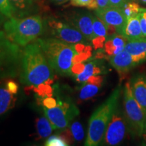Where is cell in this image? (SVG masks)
Masks as SVG:
<instances>
[{
    "label": "cell",
    "mask_w": 146,
    "mask_h": 146,
    "mask_svg": "<svg viewBox=\"0 0 146 146\" xmlns=\"http://www.w3.org/2000/svg\"><path fill=\"white\" fill-rule=\"evenodd\" d=\"M54 71L39 43L34 41L23 50L20 80L28 85H37L54 78Z\"/></svg>",
    "instance_id": "obj_1"
},
{
    "label": "cell",
    "mask_w": 146,
    "mask_h": 146,
    "mask_svg": "<svg viewBox=\"0 0 146 146\" xmlns=\"http://www.w3.org/2000/svg\"><path fill=\"white\" fill-rule=\"evenodd\" d=\"M3 26L7 37L21 47H25L44 35L45 28V20L37 14L8 18Z\"/></svg>",
    "instance_id": "obj_2"
},
{
    "label": "cell",
    "mask_w": 146,
    "mask_h": 146,
    "mask_svg": "<svg viewBox=\"0 0 146 146\" xmlns=\"http://www.w3.org/2000/svg\"><path fill=\"white\" fill-rule=\"evenodd\" d=\"M35 41L41 47L54 72L64 76L72 75L71 67L76 54L73 43L52 37H39Z\"/></svg>",
    "instance_id": "obj_3"
},
{
    "label": "cell",
    "mask_w": 146,
    "mask_h": 146,
    "mask_svg": "<svg viewBox=\"0 0 146 146\" xmlns=\"http://www.w3.org/2000/svg\"><path fill=\"white\" fill-rule=\"evenodd\" d=\"M121 90V86L119 85L109 98L100 105L91 116L85 145H101L113 112L118 106Z\"/></svg>",
    "instance_id": "obj_4"
},
{
    "label": "cell",
    "mask_w": 146,
    "mask_h": 146,
    "mask_svg": "<svg viewBox=\"0 0 146 146\" xmlns=\"http://www.w3.org/2000/svg\"><path fill=\"white\" fill-rule=\"evenodd\" d=\"M0 31V78L15 76L20 72L23 50Z\"/></svg>",
    "instance_id": "obj_5"
},
{
    "label": "cell",
    "mask_w": 146,
    "mask_h": 146,
    "mask_svg": "<svg viewBox=\"0 0 146 146\" xmlns=\"http://www.w3.org/2000/svg\"><path fill=\"white\" fill-rule=\"evenodd\" d=\"M124 114L133 136H141L146 122V109L137 101L133 96L131 82L124 87Z\"/></svg>",
    "instance_id": "obj_6"
},
{
    "label": "cell",
    "mask_w": 146,
    "mask_h": 146,
    "mask_svg": "<svg viewBox=\"0 0 146 146\" xmlns=\"http://www.w3.org/2000/svg\"><path fill=\"white\" fill-rule=\"evenodd\" d=\"M45 20V32L47 37H52L69 43H89V41L77 29L66 20L49 17Z\"/></svg>",
    "instance_id": "obj_7"
},
{
    "label": "cell",
    "mask_w": 146,
    "mask_h": 146,
    "mask_svg": "<svg viewBox=\"0 0 146 146\" xmlns=\"http://www.w3.org/2000/svg\"><path fill=\"white\" fill-rule=\"evenodd\" d=\"M43 110L54 130L60 132L66 129L71 121L79 114V110L69 98L64 100L59 99L56 107L53 108L43 107Z\"/></svg>",
    "instance_id": "obj_8"
},
{
    "label": "cell",
    "mask_w": 146,
    "mask_h": 146,
    "mask_svg": "<svg viewBox=\"0 0 146 146\" xmlns=\"http://www.w3.org/2000/svg\"><path fill=\"white\" fill-rule=\"evenodd\" d=\"M127 130L128 125L124 112H122L118 106L110 120L101 145H118L125 139Z\"/></svg>",
    "instance_id": "obj_9"
},
{
    "label": "cell",
    "mask_w": 146,
    "mask_h": 146,
    "mask_svg": "<svg viewBox=\"0 0 146 146\" xmlns=\"http://www.w3.org/2000/svg\"><path fill=\"white\" fill-rule=\"evenodd\" d=\"M94 15L85 11L72 12L66 16L65 20L83 35L89 41L94 38L93 29Z\"/></svg>",
    "instance_id": "obj_10"
},
{
    "label": "cell",
    "mask_w": 146,
    "mask_h": 146,
    "mask_svg": "<svg viewBox=\"0 0 146 146\" xmlns=\"http://www.w3.org/2000/svg\"><path fill=\"white\" fill-rule=\"evenodd\" d=\"M95 14L106 25L114 27L118 34L123 35L127 21L123 9L110 6L104 9H96Z\"/></svg>",
    "instance_id": "obj_11"
},
{
    "label": "cell",
    "mask_w": 146,
    "mask_h": 146,
    "mask_svg": "<svg viewBox=\"0 0 146 146\" xmlns=\"http://www.w3.org/2000/svg\"><path fill=\"white\" fill-rule=\"evenodd\" d=\"M110 63L120 74H125L131 69L139 64L135 56L124 50L119 54L110 58Z\"/></svg>",
    "instance_id": "obj_12"
},
{
    "label": "cell",
    "mask_w": 146,
    "mask_h": 146,
    "mask_svg": "<svg viewBox=\"0 0 146 146\" xmlns=\"http://www.w3.org/2000/svg\"><path fill=\"white\" fill-rule=\"evenodd\" d=\"M131 87L135 98L146 109V76L139 75L131 80Z\"/></svg>",
    "instance_id": "obj_13"
},
{
    "label": "cell",
    "mask_w": 146,
    "mask_h": 146,
    "mask_svg": "<svg viewBox=\"0 0 146 146\" xmlns=\"http://www.w3.org/2000/svg\"><path fill=\"white\" fill-rule=\"evenodd\" d=\"M125 50L135 56L140 64L146 61V37L130 40L127 43Z\"/></svg>",
    "instance_id": "obj_14"
},
{
    "label": "cell",
    "mask_w": 146,
    "mask_h": 146,
    "mask_svg": "<svg viewBox=\"0 0 146 146\" xmlns=\"http://www.w3.org/2000/svg\"><path fill=\"white\" fill-rule=\"evenodd\" d=\"M16 10V17L23 18L33 15L38 10L35 0H10Z\"/></svg>",
    "instance_id": "obj_15"
},
{
    "label": "cell",
    "mask_w": 146,
    "mask_h": 146,
    "mask_svg": "<svg viewBox=\"0 0 146 146\" xmlns=\"http://www.w3.org/2000/svg\"><path fill=\"white\" fill-rule=\"evenodd\" d=\"M123 35L127 37L129 41L143 37L140 25L139 14L127 19L123 32Z\"/></svg>",
    "instance_id": "obj_16"
},
{
    "label": "cell",
    "mask_w": 146,
    "mask_h": 146,
    "mask_svg": "<svg viewBox=\"0 0 146 146\" xmlns=\"http://www.w3.org/2000/svg\"><path fill=\"white\" fill-rule=\"evenodd\" d=\"M17 97L7 89L4 85L0 86V116H3L14 108Z\"/></svg>",
    "instance_id": "obj_17"
},
{
    "label": "cell",
    "mask_w": 146,
    "mask_h": 146,
    "mask_svg": "<svg viewBox=\"0 0 146 146\" xmlns=\"http://www.w3.org/2000/svg\"><path fill=\"white\" fill-rule=\"evenodd\" d=\"M104 67H102L97 62H87L85 63L83 72L74 76L75 80L78 83H83L91 76L100 75L104 72Z\"/></svg>",
    "instance_id": "obj_18"
},
{
    "label": "cell",
    "mask_w": 146,
    "mask_h": 146,
    "mask_svg": "<svg viewBox=\"0 0 146 146\" xmlns=\"http://www.w3.org/2000/svg\"><path fill=\"white\" fill-rule=\"evenodd\" d=\"M102 86V84H96L85 82L80 88L78 98L82 101L91 99L93 97L98 94Z\"/></svg>",
    "instance_id": "obj_19"
},
{
    "label": "cell",
    "mask_w": 146,
    "mask_h": 146,
    "mask_svg": "<svg viewBox=\"0 0 146 146\" xmlns=\"http://www.w3.org/2000/svg\"><path fill=\"white\" fill-rule=\"evenodd\" d=\"M36 129L38 138L43 139L50 136L54 127L50 123V120L45 116L36 118Z\"/></svg>",
    "instance_id": "obj_20"
},
{
    "label": "cell",
    "mask_w": 146,
    "mask_h": 146,
    "mask_svg": "<svg viewBox=\"0 0 146 146\" xmlns=\"http://www.w3.org/2000/svg\"><path fill=\"white\" fill-rule=\"evenodd\" d=\"M30 87L37 96L41 98L52 97L54 96V88L50 84L43 83L37 85H30Z\"/></svg>",
    "instance_id": "obj_21"
},
{
    "label": "cell",
    "mask_w": 146,
    "mask_h": 146,
    "mask_svg": "<svg viewBox=\"0 0 146 146\" xmlns=\"http://www.w3.org/2000/svg\"><path fill=\"white\" fill-rule=\"evenodd\" d=\"M68 129L70 131L74 142H80L84 139L85 132L83 126L79 122L76 121L69 125Z\"/></svg>",
    "instance_id": "obj_22"
},
{
    "label": "cell",
    "mask_w": 146,
    "mask_h": 146,
    "mask_svg": "<svg viewBox=\"0 0 146 146\" xmlns=\"http://www.w3.org/2000/svg\"><path fill=\"white\" fill-rule=\"evenodd\" d=\"M93 29L95 36H104L107 37V25L96 15L94 16L93 18Z\"/></svg>",
    "instance_id": "obj_23"
},
{
    "label": "cell",
    "mask_w": 146,
    "mask_h": 146,
    "mask_svg": "<svg viewBox=\"0 0 146 146\" xmlns=\"http://www.w3.org/2000/svg\"><path fill=\"white\" fill-rule=\"evenodd\" d=\"M122 9H123L127 19H129V18L133 17V16L138 15L140 12L141 8L137 3L135 2V1H129V2H127L124 5Z\"/></svg>",
    "instance_id": "obj_24"
},
{
    "label": "cell",
    "mask_w": 146,
    "mask_h": 146,
    "mask_svg": "<svg viewBox=\"0 0 146 146\" xmlns=\"http://www.w3.org/2000/svg\"><path fill=\"white\" fill-rule=\"evenodd\" d=\"M0 12L8 18L16 17V10L10 0H0Z\"/></svg>",
    "instance_id": "obj_25"
},
{
    "label": "cell",
    "mask_w": 146,
    "mask_h": 146,
    "mask_svg": "<svg viewBox=\"0 0 146 146\" xmlns=\"http://www.w3.org/2000/svg\"><path fill=\"white\" fill-rule=\"evenodd\" d=\"M46 146H67L69 145L66 141L60 134L48 137L45 142Z\"/></svg>",
    "instance_id": "obj_26"
},
{
    "label": "cell",
    "mask_w": 146,
    "mask_h": 146,
    "mask_svg": "<svg viewBox=\"0 0 146 146\" xmlns=\"http://www.w3.org/2000/svg\"><path fill=\"white\" fill-rule=\"evenodd\" d=\"M70 4L76 7H85L89 10L98 9L97 0H70Z\"/></svg>",
    "instance_id": "obj_27"
},
{
    "label": "cell",
    "mask_w": 146,
    "mask_h": 146,
    "mask_svg": "<svg viewBox=\"0 0 146 146\" xmlns=\"http://www.w3.org/2000/svg\"><path fill=\"white\" fill-rule=\"evenodd\" d=\"M36 102L39 105L45 107L47 108H53L58 104L57 100L53 97H46V98H41L38 96L36 98Z\"/></svg>",
    "instance_id": "obj_28"
},
{
    "label": "cell",
    "mask_w": 146,
    "mask_h": 146,
    "mask_svg": "<svg viewBox=\"0 0 146 146\" xmlns=\"http://www.w3.org/2000/svg\"><path fill=\"white\" fill-rule=\"evenodd\" d=\"M91 52L92 51H85V52L79 53V54H76V53L74 58H73V64L77 62H84L87 61L92 56V52Z\"/></svg>",
    "instance_id": "obj_29"
},
{
    "label": "cell",
    "mask_w": 146,
    "mask_h": 146,
    "mask_svg": "<svg viewBox=\"0 0 146 146\" xmlns=\"http://www.w3.org/2000/svg\"><path fill=\"white\" fill-rule=\"evenodd\" d=\"M106 40V36H97L91 40L94 48L96 50H101L104 46V43Z\"/></svg>",
    "instance_id": "obj_30"
},
{
    "label": "cell",
    "mask_w": 146,
    "mask_h": 146,
    "mask_svg": "<svg viewBox=\"0 0 146 146\" xmlns=\"http://www.w3.org/2000/svg\"><path fill=\"white\" fill-rule=\"evenodd\" d=\"M140 25L143 37H146V8H141L139 12Z\"/></svg>",
    "instance_id": "obj_31"
},
{
    "label": "cell",
    "mask_w": 146,
    "mask_h": 146,
    "mask_svg": "<svg viewBox=\"0 0 146 146\" xmlns=\"http://www.w3.org/2000/svg\"><path fill=\"white\" fill-rule=\"evenodd\" d=\"M85 63L84 62H77L74 63L71 67V72L72 75H77L78 74H81L83 72L85 69Z\"/></svg>",
    "instance_id": "obj_32"
},
{
    "label": "cell",
    "mask_w": 146,
    "mask_h": 146,
    "mask_svg": "<svg viewBox=\"0 0 146 146\" xmlns=\"http://www.w3.org/2000/svg\"><path fill=\"white\" fill-rule=\"evenodd\" d=\"M5 86H6L7 89L12 93L13 94H17L18 92V89H19V85L16 83L15 81H12V80H8L5 82Z\"/></svg>",
    "instance_id": "obj_33"
},
{
    "label": "cell",
    "mask_w": 146,
    "mask_h": 146,
    "mask_svg": "<svg viewBox=\"0 0 146 146\" xmlns=\"http://www.w3.org/2000/svg\"><path fill=\"white\" fill-rule=\"evenodd\" d=\"M130 0H109V7L123 8V6Z\"/></svg>",
    "instance_id": "obj_34"
},
{
    "label": "cell",
    "mask_w": 146,
    "mask_h": 146,
    "mask_svg": "<svg viewBox=\"0 0 146 146\" xmlns=\"http://www.w3.org/2000/svg\"><path fill=\"white\" fill-rule=\"evenodd\" d=\"M98 9H104L109 7V0H97Z\"/></svg>",
    "instance_id": "obj_35"
},
{
    "label": "cell",
    "mask_w": 146,
    "mask_h": 146,
    "mask_svg": "<svg viewBox=\"0 0 146 146\" xmlns=\"http://www.w3.org/2000/svg\"><path fill=\"white\" fill-rule=\"evenodd\" d=\"M6 18H8L5 16V15L0 12V27H1L2 25H3V24L5 23V22L6 21Z\"/></svg>",
    "instance_id": "obj_36"
},
{
    "label": "cell",
    "mask_w": 146,
    "mask_h": 146,
    "mask_svg": "<svg viewBox=\"0 0 146 146\" xmlns=\"http://www.w3.org/2000/svg\"><path fill=\"white\" fill-rule=\"evenodd\" d=\"M68 1V0H52V1H53L54 3H56V4H58V5L63 4V3L67 2Z\"/></svg>",
    "instance_id": "obj_37"
},
{
    "label": "cell",
    "mask_w": 146,
    "mask_h": 146,
    "mask_svg": "<svg viewBox=\"0 0 146 146\" xmlns=\"http://www.w3.org/2000/svg\"><path fill=\"white\" fill-rule=\"evenodd\" d=\"M142 137H143L144 143L146 145V122L145 124V126H144V129H143V133H142Z\"/></svg>",
    "instance_id": "obj_38"
},
{
    "label": "cell",
    "mask_w": 146,
    "mask_h": 146,
    "mask_svg": "<svg viewBox=\"0 0 146 146\" xmlns=\"http://www.w3.org/2000/svg\"><path fill=\"white\" fill-rule=\"evenodd\" d=\"M139 1L141 3H143V4L146 5V0H139Z\"/></svg>",
    "instance_id": "obj_39"
},
{
    "label": "cell",
    "mask_w": 146,
    "mask_h": 146,
    "mask_svg": "<svg viewBox=\"0 0 146 146\" xmlns=\"http://www.w3.org/2000/svg\"></svg>",
    "instance_id": "obj_40"
}]
</instances>
